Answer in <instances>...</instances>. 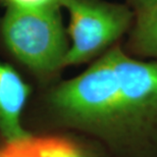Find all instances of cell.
Wrapping results in <instances>:
<instances>
[{
	"instance_id": "1",
	"label": "cell",
	"mask_w": 157,
	"mask_h": 157,
	"mask_svg": "<svg viewBox=\"0 0 157 157\" xmlns=\"http://www.w3.org/2000/svg\"><path fill=\"white\" fill-rule=\"evenodd\" d=\"M49 104L71 127L117 146L124 144L121 92L110 48L80 76L54 88Z\"/></svg>"
},
{
	"instance_id": "2",
	"label": "cell",
	"mask_w": 157,
	"mask_h": 157,
	"mask_svg": "<svg viewBox=\"0 0 157 157\" xmlns=\"http://www.w3.org/2000/svg\"><path fill=\"white\" fill-rule=\"evenodd\" d=\"M58 8H9L1 23L3 40L10 52L40 76L64 67L68 44Z\"/></svg>"
},
{
	"instance_id": "3",
	"label": "cell",
	"mask_w": 157,
	"mask_h": 157,
	"mask_svg": "<svg viewBox=\"0 0 157 157\" xmlns=\"http://www.w3.org/2000/svg\"><path fill=\"white\" fill-rule=\"evenodd\" d=\"M121 101L124 146L145 148L157 142V60L131 57L112 46Z\"/></svg>"
},
{
	"instance_id": "4",
	"label": "cell",
	"mask_w": 157,
	"mask_h": 157,
	"mask_svg": "<svg viewBox=\"0 0 157 157\" xmlns=\"http://www.w3.org/2000/svg\"><path fill=\"white\" fill-rule=\"evenodd\" d=\"M60 5L70 15L71 44L63 67L83 63L111 48L135 20L128 6L103 0H60Z\"/></svg>"
},
{
	"instance_id": "5",
	"label": "cell",
	"mask_w": 157,
	"mask_h": 157,
	"mask_svg": "<svg viewBox=\"0 0 157 157\" xmlns=\"http://www.w3.org/2000/svg\"><path fill=\"white\" fill-rule=\"evenodd\" d=\"M30 88L17 71L0 61V134L6 143L30 137L21 127V112Z\"/></svg>"
},
{
	"instance_id": "6",
	"label": "cell",
	"mask_w": 157,
	"mask_h": 157,
	"mask_svg": "<svg viewBox=\"0 0 157 157\" xmlns=\"http://www.w3.org/2000/svg\"><path fill=\"white\" fill-rule=\"evenodd\" d=\"M128 47L136 54L157 58V3L137 12L131 28Z\"/></svg>"
},
{
	"instance_id": "7",
	"label": "cell",
	"mask_w": 157,
	"mask_h": 157,
	"mask_svg": "<svg viewBox=\"0 0 157 157\" xmlns=\"http://www.w3.org/2000/svg\"><path fill=\"white\" fill-rule=\"evenodd\" d=\"M43 157H88L70 141L55 137L39 138Z\"/></svg>"
},
{
	"instance_id": "8",
	"label": "cell",
	"mask_w": 157,
	"mask_h": 157,
	"mask_svg": "<svg viewBox=\"0 0 157 157\" xmlns=\"http://www.w3.org/2000/svg\"><path fill=\"white\" fill-rule=\"evenodd\" d=\"M0 157H43L39 138L30 136L20 141L6 143L0 148Z\"/></svg>"
},
{
	"instance_id": "9",
	"label": "cell",
	"mask_w": 157,
	"mask_h": 157,
	"mask_svg": "<svg viewBox=\"0 0 157 157\" xmlns=\"http://www.w3.org/2000/svg\"><path fill=\"white\" fill-rule=\"evenodd\" d=\"M8 8L15 9H46L59 7L60 0H4Z\"/></svg>"
},
{
	"instance_id": "10",
	"label": "cell",
	"mask_w": 157,
	"mask_h": 157,
	"mask_svg": "<svg viewBox=\"0 0 157 157\" xmlns=\"http://www.w3.org/2000/svg\"><path fill=\"white\" fill-rule=\"evenodd\" d=\"M130 1L134 5L137 12L148 9L149 7H151V6L155 5L157 3V0H130Z\"/></svg>"
}]
</instances>
